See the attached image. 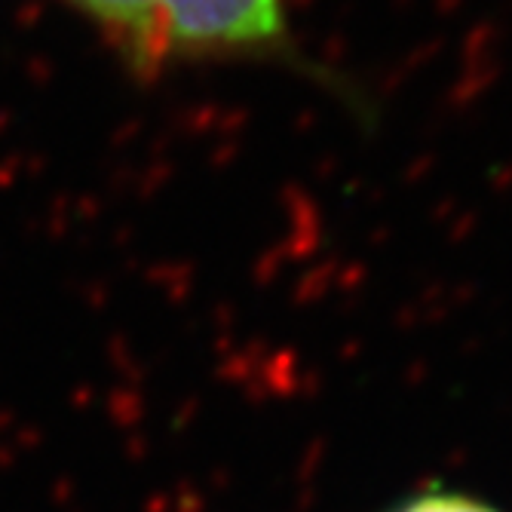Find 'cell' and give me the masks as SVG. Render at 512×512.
<instances>
[{"label":"cell","mask_w":512,"mask_h":512,"mask_svg":"<svg viewBox=\"0 0 512 512\" xmlns=\"http://www.w3.org/2000/svg\"><path fill=\"white\" fill-rule=\"evenodd\" d=\"M142 68L221 59H289L286 0H68Z\"/></svg>","instance_id":"obj_1"},{"label":"cell","mask_w":512,"mask_h":512,"mask_svg":"<svg viewBox=\"0 0 512 512\" xmlns=\"http://www.w3.org/2000/svg\"><path fill=\"white\" fill-rule=\"evenodd\" d=\"M399 512H494V509H488L470 497H460V494H430V497L408 503Z\"/></svg>","instance_id":"obj_2"}]
</instances>
